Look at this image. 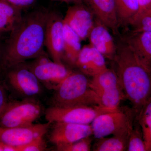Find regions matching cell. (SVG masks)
<instances>
[{
  "instance_id": "cell-18",
  "label": "cell",
  "mask_w": 151,
  "mask_h": 151,
  "mask_svg": "<svg viewBox=\"0 0 151 151\" xmlns=\"http://www.w3.org/2000/svg\"><path fill=\"white\" fill-rule=\"evenodd\" d=\"M22 10L5 0H0V34L11 32L22 18Z\"/></svg>"
},
{
  "instance_id": "cell-24",
  "label": "cell",
  "mask_w": 151,
  "mask_h": 151,
  "mask_svg": "<svg viewBox=\"0 0 151 151\" xmlns=\"http://www.w3.org/2000/svg\"><path fill=\"white\" fill-rule=\"evenodd\" d=\"M136 125L134 124L130 132L128 138L127 151H146V145L142 130L138 121Z\"/></svg>"
},
{
  "instance_id": "cell-14",
  "label": "cell",
  "mask_w": 151,
  "mask_h": 151,
  "mask_svg": "<svg viewBox=\"0 0 151 151\" xmlns=\"http://www.w3.org/2000/svg\"><path fill=\"white\" fill-rule=\"evenodd\" d=\"M88 38L90 44L103 55L106 59L113 61L117 50L116 42L111 34L110 29L96 18Z\"/></svg>"
},
{
  "instance_id": "cell-21",
  "label": "cell",
  "mask_w": 151,
  "mask_h": 151,
  "mask_svg": "<svg viewBox=\"0 0 151 151\" xmlns=\"http://www.w3.org/2000/svg\"><path fill=\"white\" fill-rule=\"evenodd\" d=\"M95 94L97 105L109 110L119 108L122 100L126 99L121 86Z\"/></svg>"
},
{
  "instance_id": "cell-3",
  "label": "cell",
  "mask_w": 151,
  "mask_h": 151,
  "mask_svg": "<svg viewBox=\"0 0 151 151\" xmlns=\"http://www.w3.org/2000/svg\"><path fill=\"white\" fill-rule=\"evenodd\" d=\"M87 76L81 71H73L55 90L52 106L97 105L96 95L89 86Z\"/></svg>"
},
{
  "instance_id": "cell-10",
  "label": "cell",
  "mask_w": 151,
  "mask_h": 151,
  "mask_svg": "<svg viewBox=\"0 0 151 151\" xmlns=\"http://www.w3.org/2000/svg\"><path fill=\"white\" fill-rule=\"evenodd\" d=\"M92 135L90 124L54 123L49 139L56 147L57 150L64 146Z\"/></svg>"
},
{
  "instance_id": "cell-12",
  "label": "cell",
  "mask_w": 151,
  "mask_h": 151,
  "mask_svg": "<svg viewBox=\"0 0 151 151\" xmlns=\"http://www.w3.org/2000/svg\"><path fill=\"white\" fill-rule=\"evenodd\" d=\"M27 63L42 84L51 90H55L73 71L64 63H57L53 61L41 65Z\"/></svg>"
},
{
  "instance_id": "cell-33",
  "label": "cell",
  "mask_w": 151,
  "mask_h": 151,
  "mask_svg": "<svg viewBox=\"0 0 151 151\" xmlns=\"http://www.w3.org/2000/svg\"><path fill=\"white\" fill-rule=\"evenodd\" d=\"M0 151H2L1 149V147H0Z\"/></svg>"
},
{
  "instance_id": "cell-8",
  "label": "cell",
  "mask_w": 151,
  "mask_h": 151,
  "mask_svg": "<svg viewBox=\"0 0 151 151\" xmlns=\"http://www.w3.org/2000/svg\"><path fill=\"white\" fill-rule=\"evenodd\" d=\"M63 26V18L60 13L50 11L45 27V46L52 61L59 63H64Z\"/></svg>"
},
{
  "instance_id": "cell-16",
  "label": "cell",
  "mask_w": 151,
  "mask_h": 151,
  "mask_svg": "<svg viewBox=\"0 0 151 151\" xmlns=\"http://www.w3.org/2000/svg\"><path fill=\"white\" fill-rule=\"evenodd\" d=\"M131 47L138 58L151 68V32L131 31L120 36Z\"/></svg>"
},
{
  "instance_id": "cell-34",
  "label": "cell",
  "mask_w": 151,
  "mask_h": 151,
  "mask_svg": "<svg viewBox=\"0 0 151 151\" xmlns=\"http://www.w3.org/2000/svg\"><path fill=\"white\" fill-rule=\"evenodd\" d=\"M1 34H0V37H1Z\"/></svg>"
},
{
  "instance_id": "cell-7",
  "label": "cell",
  "mask_w": 151,
  "mask_h": 151,
  "mask_svg": "<svg viewBox=\"0 0 151 151\" xmlns=\"http://www.w3.org/2000/svg\"><path fill=\"white\" fill-rule=\"evenodd\" d=\"M5 72L9 84L22 97L34 98L41 93L42 84L26 62L14 65Z\"/></svg>"
},
{
  "instance_id": "cell-1",
  "label": "cell",
  "mask_w": 151,
  "mask_h": 151,
  "mask_svg": "<svg viewBox=\"0 0 151 151\" xmlns=\"http://www.w3.org/2000/svg\"><path fill=\"white\" fill-rule=\"evenodd\" d=\"M50 11L38 8L23 15L3 46L1 70L5 71L28 60L35 59L44 51L45 27Z\"/></svg>"
},
{
  "instance_id": "cell-11",
  "label": "cell",
  "mask_w": 151,
  "mask_h": 151,
  "mask_svg": "<svg viewBox=\"0 0 151 151\" xmlns=\"http://www.w3.org/2000/svg\"><path fill=\"white\" fill-rule=\"evenodd\" d=\"M95 16L90 9L81 2L73 4L68 9L63 22L80 37L81 40L88 38L93 27Z\"/></svg>"
},
{
  "instance_id": "cell-28",
  "label": "cell",
  "mask_w": 151,
  "mask_h": 151,
  "mask_svg": "<svg viewBox=\"0 0 151 151\" xmlns=\"http://www.w3.org/2000/svg\"><path fill=\"white\" fill-rule=\"evenodd\" d=\"M150 12H151V0H138V12L133 22L139 17Z\"/></svg>"
},
{
  "instance_id": "cell-4",
  "label": "cell",
  "mask_w": 151,
  "mask_h": 151,
  "mask_svg": "<svg viewBox=\"0 0 151 151\" xmlns=\"http://www.w3.org/2000/svg\"><path fill=\"white\" fill-rule=\"evenodd\" d=\"M124 109L119 107L97 116L90 124L94 137L99 139L131 132L136 113L133 109Z\"/></svg>"
},
{
  "instance_id": "cell-17",
  "label": "cell",
  "mask_w": 151,
  "mask_h": 151,
  "mask_svg": "<svg viewBox=\"0 0 151 151\" xmlns=\"http://www.w3.org/2000/svg\"><path fill=\"white\" fill-rule=\"evenodd\" d=\"M63 26L64 63L75 67L76 63L82 47L81 39L66 24Z\"/></svg>"
},
{
  "instance_id": "cell-5",
  "label": "cell",
  "mask_w": 151,
  "mask_h": 151,
  "mask_svg": "<svg viewBox=\"0 0 151 151\" xmlns=\"http://www.w3.org/2000/svg\"><path fill=\"white\" fill-rule=\"evenodd\" d=\"M42 111V106L34 98L9 102L0 116V127L31 126L40 117Z\"/></svg>"
},
{
  "instance_id": "cell-29",
  "label": "cell",
  "mask_w": 151,
  "mask_h": 151,
  "mask_svg": "<svg viewBox=\"0 0 151 151\" xmlns=\"http://www.w3.org/2000/svg\"><path fill=\"white\" fill-rule=\"evenodd\" d=\"M22 10L27 9L35 4L37 0H5Z\"/></svg>"
},
{
  "instance_id": "cell-23",
  "label": "cell",
  "mask_w": 151,
  "mask_h": 151,
  "mask_svg": "<svg viewBox=\"0 0 151 151\" xmlns=\"http://www.w3.org/2000/svg\"><path fill=\"white\" fill-rule=\"evenodd\" d=\"M136 119L142 130L146 151H151V97L143 105Z\"/></svg>"
},
{
  "instance_id": "cell-32",
  "label": "cell",
  "mask_w": 151,
  "mask_h": 151,
  "mask_svg": "<svg viewBox=\"0 0 151 151\" xmlns=\"http://www.w3.org/2000/svg\"><path fill=\"white\" fill-rule=\"evenodd\" d=\"M3 48V45L1 43L0 41V58H1V56Z\"/></svg>"
},
{
  "instance_id": "cell-25",
  "label": "cell",
  "mask_w": 151,
  "mask_h": 151,
  "mask_svg": "<svg viewBox=\"0 0 151 151\" xmlns=\"http://www.w3.org/2000/svg\"><path fill=\"white\" fill-rule=\"evenodd\" d=\"M131 26L132 27V32H151V12L138 17L134 21Z\"/></svg>"
},
{
  "instance_id": "cell-19",
  "label": "cell",
  "mask_w": 151,
  "mask_h": 151,
  "mask_svg": "<svg viewBox=\"0 0 151 151\" xmlns=\"http://www.w3.org/2000/svg\"><path fill=\"white\" fill-rule=\"evenodd\" d=\"M121 86L119 78L113 68L105 70L92 76L89 81V86L95 93L108 90Z\"/></svg>"
},
{
  "instance_id": "cell-2",
  "label": "cell",
  "mask_w": 151,
  "mask_h": 151,
  "mask_svg": "<svg viewBox=\"0 0 151 151\" xmlns=\"http://www.w3.org/2000/svg\"><path fill=\"white\" fill-rule=\"evenodd\" d=\"M118 38L113 68L137 117L151 97V68L138 58L123 40Z\"/></svg>"
},
{
  "instance_id": "cell-13",
  "label": "cell",
  "mask_w": 151,
  "mask_h": 151,
  "mask_svg": "<svg viewBox=\"0 0 151 151\" xmlns=\"http://www.w3.org/2000/svg\"><path fill=\"white\" fill-rule=\"evenodd\" d=\"M95 16L105 24L113 35L121 36L118 22L115 0H82Z\"/></svg>"
},
{
  "instance_id": "cell-6",
  "label": "cell",
  "mask_w": 151,
  "mask_h": 151,
  "mask_svg": "<svg viewBox=\"0 0 151 151\" xmlns=\"http://www.w3.org/2000/svg\"><path fill=\"white\" fill-rule=\"evenodd\" d=\"M113 110H115L105 109L98 105L51 106L45 111V118L51 124L62 122L90 124L98 115Z\"/></svg>"
},
{
  "instance_id": "cell-30",
  "label": "cell",
  "mask_w": 151,
  "mask_h": 151,
  "mask_svg": "<svg viewBox=\"0 0 151 151\" xmlns=\"http://www.w3.org/2000/svg\"><path fill=\"white\" fill-rule=\"evenodd\" d=\"M9 103L5 87L0 78V116Z\"/></svg>"
},
{
  "instance_id": "cell-26",
  "label": "cell",
  "mask_w": 151,
  "mask_h": 151,
  "mask_svg": "<svg viewBox=\"0 0 151 151\" xmlns=\"http://www.w3.org/2000/svg\"><path fill=\"white\" fill-rule=\"evenodd\" d=\"M91 136L86 137L75 142L64 146L58 151H89L91 150L92 139Z\"/></svg>"
},
{
  "instance_id": "cell-27",
  "label": "cell",
  "mask_w": 151,
  "mask_h": 151,
  "mask_svg": "<svg viewBox=\"0 0 151 151\" xmlns=\"http://www.w3.org/2000/svg\"><path fill=\"white\" fill-rule=\"evenodd\" d=\"M43 137L18 148V151H42L47 150V145Z\"/></svg>"
},
{
  "instance_id": "cell-20",
  "label": "cell",
  "mask_w": 151,
  "mask_h": 151,
  "mask_svg": "<svg viewBox=\"0 0 151 151\" xmlns=\"http://www.w3.org/2000/svg\"><path fill=\"white\" fill-rule=\"evenodd\" d=\"M120 28L131 26L138 11V0H115Z\"/></svg>"
},
{
  "instance_id": "cell-22",
  "label": "cell",
  "mask_w": 151,
  "mask_h": 151,
  "mask_svg": "<svg viewBox=\"0 0 151 151\" xmlns=\"http://www.w3.org/2000/svg\"><path fill=\"white\" fill-rule=\"evenodd\" d=\"M130 132L122 134L113 135L110 137H105L97 139V142L92 147V150L127 151L128 138Z\"/></svg>"
},
{
  "instance_id": "cell-31",
  "label": "cell",
  "mask_w": 151,
  "mask_h": 151,
  "mask_svg": "<svg viewBox=\"0 0 151 151\" xmlns=\"http://www.w3.org/2000/svg\"><path fill=\"white\" fill-rule=\"evenodd\" d=\"M52 1L63 2H65L67 3V4H75L82 2V0H52Z\"/></svg>"
},
{
  "instance_id": "cell-9",
  "label": "cell",
  "mask_w": 151,
  "mask_h": 151,
  "mask_svg": "<svg viewBox=\"0 0 151 151\" xmlns=\"http://www.w3.org/2000/svg\"><path fill=\"white\" fill-rule=\"evenodd\" d=\"M51 124L47 122L45 124H33L28 127H0V143L18 148L43 137L48 132Z\"/></svg>"
},
{
  "instance_id": "cell-15",
  "label": "cell",
  "mask_w": 151,
  "mask_h": 151,
  "mask_svg": "<svg viewBox=\"0 0 151 151\" xmlns=\"http://www.w3.org/2000/svg\"><path fill=\"white\" fill-rule=\"evenodd\" d=\"M105 57L92 45H84L81 48L75 67L87 76H94L108 68Z\"/></svg>"
}]
</instances>
